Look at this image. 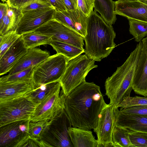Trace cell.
<instances>
[{"label":"cell","instance_id":"3","mask_svg":"<svg viewBox=\"0 0 147 147\" xmlns=\"http://www.w3.org/2000/svg\"><path fill=\"white\" fill-rule=\"evenodd\" d=\"M141 46L140 41L123 64L117 67L115 71L105 81V95L110 99L109 103L116 107L119 108L124 99L130 95L133 90L135 68Z\"/></svg>","mask_w":147,"mask_h":147},{"label":"cell","instance_id":"18","mask_svg":"<svg viewBox=\"0 0 147 147\" xmlns=\"http://www.w3.org/2000/svg\"><path fill=\"white\" fill-rule=\"evenodd\" d=\"M50 56L49 52L36 47L28 49V51L9 72L11 75L35 67Z\"/></svg>","mask_w":147,"mask_h":147},{"label":"cell","instance_id":"21","mask_svg":"<svg viewBox=\"0 0 147 147\" xmlns=\"http://www.w3.org/2000/svg\"><path fill=\"white\" fill-rule=\"evenodd\" d=\"M94 10L98 12L108 24L112 25L116 20L115 2L112 0H94Z\"/></svg>","mask_w":147,"mask_h":147},{"label":"cell","instance_id":"5","mask_svg":"<svg viewBox=\"0 0 147 147\" xmlns=\"http://www.w3.org/2000/svg\"><path fill=\"white\" fill-rule=\"evenodd\" d=\"M95 61L85 54L81 55L68 62L59 82L66 97L86 81V77L90 71L98 67L97 65L95 64Z\"/></svg>","mask_w":147,"mask_h":147},{"label":"cell","instance_id":"2","mask_svg":"<svg viewBox=\"0 0 147 147\" xmlns=\"http://www.w3.org/2000/svg\"><path fill=\"white\" fill-rule=\"evenodd\" d=\"M116 34L112 25L107 24L96 12L88 17L84 53L90 59L99 61L107 57L115 47Z\"/></svg>","mask_w":147,"mask_h":147},{"label":"cell","instance_id":"6","mask_svg":"<svg viewBox=\"0 0 147 147\" xmlns=\"http://www.w3.org/2000/svg\"><path fill=\"white\" fill-rule=\"evenodd\" d=\"M40 103L31 100L27 94L0 102V127L15 121L30 120Z\"/></svg>","mask_w":147,"mask_h":147},{"label":"cell","instance_id":"38","mask_svg":"<svg viewBox=\"0 0 147 147\" xmlns=\"http://www.w3.org/2000/svg\"><path fill=\"white\" fill-rule=\"evenodd\" d=\"M56 10L66 11L67 9L63 0H46Z\"/></svg>","mask_w":147,"mask_h":147},{"label":"cell","instance_id":"31","mask_svg":"<svg viewBox=\"0 0 147 147\" xmlns=\"http://www.w3.org/2000/svg\"><path fill=\"white\" fill-rule=\"evenodd\" d=\"M147 105V96H128L125 98L119 104L118 107L120 109L133 106Z\"/></svg>","mask_w":147,"mask_h":147},{"label":"cell","instance_id":"11","mask_svg":"<svg viewBox=\"0 0 147 147\" xmlns=\"http://www.w3.org/2000/svg\"><path fill=\"white\" fill-rule=\"evenodd\" d=\"M56 11L53 7L26 11L22 13L16 31L21 35L34 32L53 19Z\"/></svg>","mask_w":147,"mask_h":147},{"label":"cell","instance_id":"15","mask_svg":"<svg viewBox=\"0 0 147 147\" xmlns=\"http://www.w3.org/2000/svg\"><path fill=\"white\" fill-rule=\"evenodd\" d=\"M88 18L77 8L73 11L56 10L53 19L84 38L86 34Z\"/></svg>","mask_w":147,"mask_h":147},{"label":"cell","instance_id":"34","mask_svg":"<svg viewBox=\"0 0 147 147\" xmlns=\"http://www.w3.org/2000/svg\"><path fill=\"white\" fill-rule=\"evenodd\" d=\"M122 113L126 115H147V105L133 106L120 109Z\"/></svg>","mask_w":147,"mask_h":147},{"label":"cell","instance_id":"25","mask_svg":"<svg viewBox=\"0 0 147 147\" xmlns=\"http://www.w3.org/2000/svg\"><path fill=\"white\" fill-rule=\"evenodd\" d=\"M112 140L113 147H133L126 128L115 126L112 134Z\"/></svg>","mask_w":147,"mask_h":147},{"label":"cell","instance_id":"29","mask_svg":"<svg viewBox=\"0 0 147 147\" xmlns=\"http://www.w3.org/2000/svg\"><path fill=\"white\" fill-rule=\"evenodd\" d=\"M34 67H31L14 74L2 76L0 78V82H12L32 79V74Z\"/></svg>","mask_w":147,"mask_h":147},{"label":"cell","instance_id":"4","mask_svg":"<svg viewBox=\"0 0 147 147\" xmlns=\"http://www.w3.org/2000/svg\"><path fill=\"white\" fill-rule=\"evenodd\" d=\"M71 125L64 109L48 121L38 140L44 147H74L68 133Z\"/></svg>","mask_w":147,"mask_h":147},{"label":"cell","instance_id":"30","mask_svg":"<svg viewBox=\"0 0 147 147\" xmlns=\"http://www.w3.org/2000/svg\"><path fill=\"white\" fill-rule=\"evenodd\" d=\"M127 129L133 147H147V133Z\"/></svg>","mask_w":147,"mask_h":147},{"label":"cell","instance_id":"35","mask_svg":"<svg viewBox=\"0 0 147 147\" xmlns=\"http://www.w3.org/2000/svg\"><path fill=\"white\" fill-rule=\"evenodd\" d=\"M53 7L50 3L39 1L33 2L22 8V13L26 11L41 9L50 8Z\"/></svg>","mask_w":147,"mask_h":147},{"label":"cell","instance_id":"8","mask_svg":"<svg viewBox=\"0 0 147 147\" xmlns=\"http://www.w3.org/2000/svg\"><path fill=\"white\" fill-rule=\"evenodd\" d=\"M61 88L58 82L37 107L30 121H49L65 109L66 96Z\"/></svg>","mask_w":147,"mask_h":147},{"label":"cell","instance_id":"42","mask_svg":"<svg viewBox=\"0 0 147 147\" xmlns=\"http://www.w3.org/2000/svg\"><path fill=\"white\" fill-rule=\"evenodd\" d=\"M139 0V1H147V0Z\"/></svg>","mask_w":147,"mask_h":147},{"label":"cell","instance_id":"37","mask_svg":"<svg viewBox=\"0 0 147 147\" xmlns=\"http://www.w3.org/2000/svg\"><path fill=\"white\" fill-rule=\"evenodd\" d=\"M44 147V145L38 139L31 137L29 135L17 146V147Z\"/></svg>","mask_w":147,"mask_h":147},{"label":"cell","instance_id":"28","mask_svg":"<svg viewBox=\"0 0 147 147\" xmlns=\"http://www.w3.org/2000/svg\"><path fill=\"white\" fill-rule=\"evenodd\" d=\"M20 36L16 30L0 35V58Z\"/></svg>","mask_w":147,"mask_h":147},{"label":"cell","instance_id":"24","mask_svg":"<svg viewBox=\"0 0 147 147\" xmlns=\"http://www.w3.org/2000/svg\"><path fill=\"white\" fill-rule=\"evenodd\" d=\"M20 9L9 6L1 22L3 28L8 32L16 30L22 16Z\"/></svg>","mask_w":147,"mask_h":147},{"label":"cell","instance_id":"7","mask_svg":"<svg viewBox=\"0 0 147 147\" xmlns=\"http://www.w3.org/2000/svg\"><path fill=\"white\" fill-rule=\"evenodd\" d=\"M69 61L63 55L56 53L34 67L31 75L34 85L59 82Z\"/></svg>","mask_w":147,"mask_h":147},{"label":"cell","instance_id":"19","mask_svg":"<svg viewBox=\"0 0 147 147\" xmlns=\"http://www.w3.org/2000/svg\"><path fill=\"white\" fill-rule=\"evenodd\" d=\"M115 125L134 131L147 133V115H126L118 110Z\"/></svg>","mask_w":147,"mask_h":147},{"label":"cell","instance_id":"36","mask_svg":"<svg viewBox=\"0 0 147 147\" xmlns=\"http://www.w3.org/2000/svg\"><path fill=\"white\" fill-rule=\"evenodd\" d=\"M36 1L49 3L46 0H9L7 3L9 6L21 9L24 7Z\"/></svg>","mask_w":147,"mask_h":147},{"label":"cell","instance_id":"17","mask_svg":"<svg viewBox=\"0 0 147 147\" xmlns=\"http://www.w3.org/2000/svg\"><path fill=\"white\" fill-rule=\"evenodd\" d=\"M28 50L20 36L0 58V76L9 72Z\"/></svg>","mask_w":147,"mask_h":147},{"label":"cell","instance_id":"26","mask_svg":"<svg viewBox=\"0 0 147 147\" xmlns=\"http://www.w3.org/2000/svg\"><path fill=\"white\" fill-rule=\"evenodd\" d=\"M58 82H54L45 84L34 85V89L27 94L31 100L38 103L42 101L48 95Z\"/></svg>","mask_w":147,"mask_h":147},{"label":"cell","instance_id":"39","mask_svg":"<svg viewBox=\"0 0 147 147\" xmlns=\"http://www.w3.org/2000/svg\"><path fill=\"white\" fill-rule=\"evenodd\" d=\"M67 10L73 11L77 9L76 0H63Z\"/></svg>","mask_w":147,"mask_h":147},{"label":"cell","instance_id":"33","mask_svg":"<svg viewBox=\"0 0 147 147\" xmlns=\"http://www.w3.org/2000/svg\"><path fill=\"white\" fill-rule=\"evenodd\" d=\"M77 8L88 17L93 11L94 0H76Z\"/></svg>","mask_w":147,"mask_h":147},{"label":"cell","instance_id":"13","mask_svg":"<svg viewBox=\"0 0 147 147\" xmlns=\"http://www.w3.org/2000/svg\"><path fill=\"white\" fill-rule=\"evenodd\" d=\"M141 46L135 68L132 89L135 93L147 96V36L141 41Z\"/></svg>","mask_w":147,"mask_h":147},{"label":"cell","instance_id":"12","mask_svg":"<svg viewBox=\"0 0 147 147\" xmlns=\"http://www.w3.org/2000/svg\"><path fill=\"white\" fill-rule=\"evenodd\" d=\"M30 121L20 120L0 127V147H17L29 136Z\"/></svg>","mask_w":147,"mask_h":147},{"label":"cell","instance_id":"40","mask_svg":"<svg viewBox=\"0 0 147 147\" xmlns=\"http://www.w3.org/2000/svg\"><path fill=\"white\" fill-rule=\"evenodd\" d=\"M8 5L7 3H1L0 4V21L6 13Z\"/></svg>","mask_w":147,"mask_h":147},{"label":"cell","instance_id":"20","mask_svg":"<svg viewBox=\"0 0 147 147\" xmlns=\"http://www.w3.org/2000/svg\"><path fill=\"white\" fill-rule=\"evenodd\" d=\"M68 133L74 147H97V140L90 130L71 127Z\"/></svg>","mask_w":147,"mask_h":147},{"label":"cell","instance_id":"14","mask_svg":"<svg viewBox=\"0 0 147 147\" xmlns=\"http://www.w3.org/2000/svg\"><path fill=\"white\" fill-rule=\"evenodd\" d=\"M115 4L116 15L147 23V1L118 0Z\"/></svg>","mask_w":147,"mask_h":147},{"label":"cell","instance_id":"16","mask_svg":"<svg viewBox=\"0 0 147 147\" xmlns=\"http://www.w3.org/2000/svg\"><path fill=\"white\" fill-rule=\"evenodd\" d=\"M34 88L32 79L12 82H0V102L27 94Z\"/></svg>","mask_w":147,"mask_h":147},{"label":"cell","instance_id":"23","mask_svg":"<svg viewBox=\"0 0 147 147\" xmlns=\"http://www.w3.org/2000/svg\"><path fill=\"white\" fill-rule=\"evenodd\" d=\"M25 47L28 49L45 45H49L52 37L36 32H29L21 36Z\"/></svg>","mask_w":147,"mask_h":147},{"label":"cell","instance_id":"22","mask_svg":"<svg viewBox=\"0 0 147 147\" xmlns=\"http://www.w3.org/2000/svg\"><path fill=\"white\" fill-rule=\"evenodd\" d=\"M49 45L55 50L57 53L66 57L69 61L84 53V49H81L75 46L64 42L51 40Z\"/></svg>","mask_w":147,"mask_h":147},{"label":"cell","instance_id":"32","mask_svg":"<svg viewBox=\"0 0 147 147\" xmlns=\"http://www.w3.org/2000/svg\"><path fill=\"white\" fill-rule=\"evenodd\" d=\"M48 121L42 120L36 122L30 121L29 125V135L38 139L44 127Z\"/></svg>","mask_w":147,"mask_h":147},{"label":"cell","instance_id":"27","mask_svg":"<svg viewBox=\"0 0 147 147\" xmlns=\"http://www.w3.org/2000/svg\"><path fill=\"white\" fill-rule=\"evenodd\" d=\"M128 20L129 32L136 41L139 42L147 36V23L133 19Z\"/></svg>","mask_w":147,"mask_h":147},{"label":"cell","instance_id":"9","mask_svg":"<svg viewBox=\"0 0 147 147\" xmlns=\"http://www.w3.org/2000/svg\"><path fill=\"white\" fill-rule=\"evenodd\" d=\"M118 107L106 104L100 113L97 127L93 129L97 139V147H113L112 135L115 126Z\"/></svg>","mask_w":147,"mask_h":147},{"label":"cell","instance_id":"1","mask_svg":"<svg viewBox=\"0 0 147 147\" xmlns=\"http://www.w3.org/2000/svg\"><path fill=\"white\" fill-rule=\"evenodd\" d=\"M106 104L100 87L86 81L66 97L65 110L73 127L90 130L97 127Z\"/></svg>","mask_w":147,"mask_h":147},{"label":"cell","instance_id":"10","mask_svg":"<svg viewBox=\"0 0 147 147\" xmlns=\"http://www.w3.org/2000/svg\"><path fill=\"white\" fill-rule=\"evenodd\" d=\"M34 32L52 37V40L59 41L84 49V38L76 32L53 19Z\"/></svg>","mask_w":147,"mask_h":147},{"label":"cell","instance_id":"41","mask_svg":"<svg viewBox=\"0 0 147 147\" xmlns=\"http://www.w3.org/2000/svg\"><path fill=\"white\" fill-rule=\"evenodd\" d=\"M1 1L3 2H6L5 3H7L9 0H1Z\"/></svg>","mask_w":147,"mask_h":147}]
</instances>
